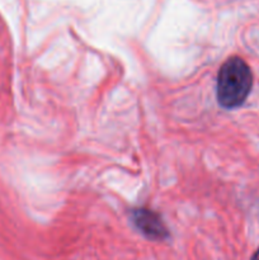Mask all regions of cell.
Segmentation results:
<instances>
[{"instance_id": "3957f363", "label": "cell", "mask_w": 259, "mask_h": 260, "mask_svg": "<svg viewBox=\"0 0 259 260\" xmlns=\"http://www.w3.org/2000/svg\"><path fill=\"white\" fill-rule=\"evenodd\" d=\"M251 260H259V249H258V250H256V253L254 254V256H253V258H251Z\"/></svg>"}, {"instance_id": "7a4b0ae2", "label": "cell", "mask_w": 259, "mask_h": 260, "mask_svg": "<svg viewBox=\"0 0 259 260\" xmlns=\"http://www.w3.org/2000/svg\"><path fill=\"white\" fill-rule=\"evenodd\" d=\"M134 221L137 228L151 239H161L167 235V229L161 220L151 211L137 210L134 213Z\"/></svg>"}, {"instance_id": "6da1fadb", "label": "cell", "mask_w": 259, "mask_h": 260, "mask_svg": "<svg viewBox=\"0 0 259 260\" xmlns=\"http://www.w3.org/2000/svg\"><path fill=\"white\" fill-rule=\"evenodd\" d=\"M253 74L243 58L234 56L221 66L217 76V99L223 108H236L248 98Z\"/></svg>"}]
</instances>
